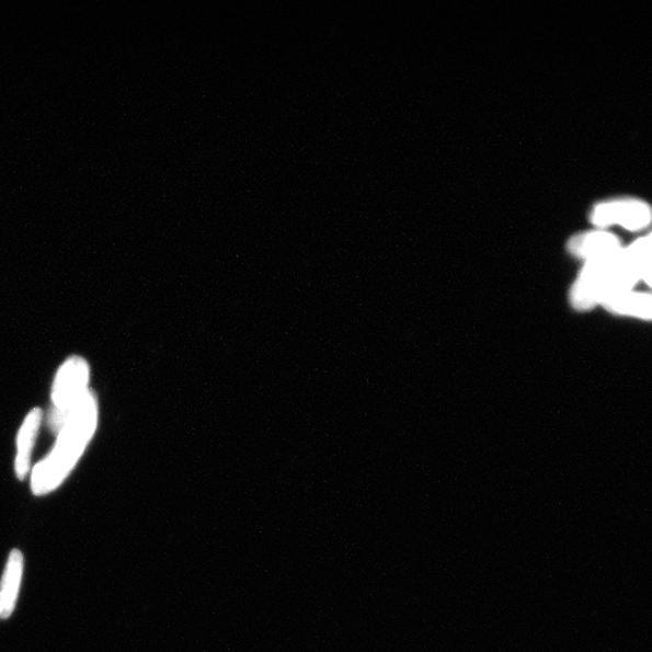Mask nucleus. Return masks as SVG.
I'll return each instance as SVG.
<instances>
[{"label": "nucleus", "instance_id": "nucleus-3", "mask_svg": "<svg viewBox=\"0 0 652 652\" xmlns=\"http://www.w3.org/2000/svg\"><path fill=\"white\" fill-rule=\"evenodd\" d=\"M89 379L90 367L80 357L69 358L58 370L53 388L54 409L49 417L54 432L59 433L64 428L70 414L84 399L90 390Z\"/></svg>", "mask_w": 652, "mask_h": 652}, {"label": "nucleus", "instance_id": "nucleus-6", "mask_svg": "<svg viewBox=\"0 0 652 652\" xmlns=\"http://www.w3.org/2000/svg\"><path fill=\"white\" fill-rule=\"evenodd\" d=\"M22 573L23 556L19 550H14L9 556L2 585H0V619H8L15 609Z\"/></svg>", "mask_w": 652, "mask_h": 652}, {"label": "nucleus", "instance_id": "nucleus-8", "mask_svg": "<svg viewBox=\"0 0 652 652\" xmlns=\"http://www.w3.org/2000/svg\"><path fill=\"white\" fill-rule=\"evenodd\" d=\"M607 310L643 319L651 318V296L642 293L627 291L603 304Z\"/></svg>", "mask_w": 652, "mask_h": 652}, {"label": "nucleus", "instance_id": "nucleus-4", "mask_svg": "<svg viewBox=\"0 0 652 652\" xmlns=\"http://www.w3.org/2000/svg\"><path fill=\"white\" fill-rule=\"evenodd\" d=\"M590 220L602 230L619 225L628 231H642L651 222V208L644 201L638 198L603 201L592 208Z\"/></svg>", "mask_w": 652, "mask_h": 652}, {"label": "nucleus", "instance_id": "nucleus-2", "mask_svg": "<svg viewBox=\"0 0 652 652\" xmlns=\"http://www.w3.org/2000/svg\"><path fill=\"white\" fill-rule=\"evenodd\" d=\"M99 408L91 390L59 431L56 446L32 473V491L45 495L55 491L75 469L96 431Z\"/></svg>", "mask_w": 652, "mask_h": 652}, {"label": "nucleus", "instance_id": "nucleus-7", "mask_svg": "<svg viewBox=\"0 0 652 652\" xmlns=\"http://www.w3.org/2000/svg\"><path fill=\"white\" fill-rule=\"evenodd\" d=\"M43 420L41 409H34L30 412L25 422H23L18 437V457L16 473L20 480L26 478L31 465V455L37 437L39 426Z\"/></svg>", "mask_w": 652, "mask_h": 652}, {"label": "nucleus", "instance_id": "nucleus-1", "mask_svg": "<svg viewBox=\"0 0 652 652\" xmlns=\"http://www.w3.org/2000/svg\"><path fill=\"white\" fill-rule=\"evenodd\" d=\"M639 281H644L650 286V235L630 247H622L618 253L588 261L574 283L571 300L576 310H590L615 296L632 291Z\"/></svg>", "mask_w": 652, "mask_h": 652}, {"label": "nucleus", "instance_id": "nucleus-5", "mask_svg": "<svg viewBox=\"0 0 652 652\" xmlns=\"http://www.w3.org/2000/svg\"><path fill=\"white\" fill-rule=\"evenodd\" d=\"M622 249L619 237L602 229L581 232L568 242V251L586 261H595L610 256Z\"/></svg>", "mask_w": 652, "mask_h": 652}]
</instances>
